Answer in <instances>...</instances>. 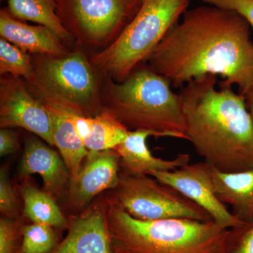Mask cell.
Returning <instances> with one entry per match:
<instances>
[{
  "instance_id": "cell-1",
  "label": "cell",
  "mask_w": 253,
  "mask_h": 253,
  "mask_svg": "<svg viewBox=\"0 0 253 253\" xmlns=\"http://www.w3.org/2000/svg\"><path fill=\"white\" fill-rule=\"evenodd\" d=\"M181 21L148 58L155 72L172 86L206 75L220 76L221 87L238 86L246 96L253 89L251 26L232 10L204 5L186 10Z\"/></svg>"
},
{
  "instance_id": "cell-2",
  "label": "cell",
  "mask_w": 253,
  "mask_h": 253,
  "mask_svg": "<svg viewBox=\"0 0 253 253\" xmlns=\"http://www.w3.org/2000/svg\"><path fill=\"white\" fill-rule=\"evenodd\" d=\"M217 76L186 83L180 96L186 134L204 161L219 172L253 168V121L242 94L231 86L216 89Z\"/></svg>"
},
{
  "instance_id": "cell-3",
  "label": "cell",
  "mask_w": 253,
  "mask_h": 253,
  "mask_svg": "<svg viewBox=\"0 0 253 253\" xmlns=\"http://www.w3.org/2000/svg\"><path fill=\"white\" fill-rule=\"evenodd\" d=\"M106 78L101 85L104 108L129 131L188 140L180 96L167 78L144 63L123 82Z\"/></svg>"
},
{
  "instance_id": "cell-4",
  "label": "cell",
  "mask_w": 253,
  "mask_h": 253,
  "mask_svg": "<svg viewBox=\"0 0 253 253\" xmlns=\"http://www.w3.org/2000/svg\"><path fill=\"white\" fill-rule=\"evenodd\" d=\"M106 214L116 253H226L229 229L212 220H139L107 197Z\"/></svg>"
},
{
  "instance_id": "cell-5",
  "label": "cell",
  "mask_w": 253,
  "mask_h": 253,
  "mask_svg": "<svg viewBox=\"0 0 253 253\" xmlns=\"http://www.w3.org/2000/svg\"><path fill=\"white\" fill-rule=\"evenodd\" d=\"M191 0H141L129 22L90 62L100 73L123 82L144 62L179 22Z\"/></svg>"
},
{
  "instance_id": "cell-6",
  "label": "cell",
  "mask_w": 253,
  "mask_h": 253,
  "mask_svg": "<svg viewBox=\"0 0 253 253\" xmlns=\"http://www.w3.org/2000/svg\"><path fill=\"white\" fill-rule=\"evenodd\" d=\"M33 61L34 76L26 82L42 102L84 117H93L104 109L99 72L83 52L59 57L38 55Z\"/></svg>"
},
{
  "instance_id": "cell-7",
  "label": "cell",
  "mask_w": 253,
  "mask_h": 253,
  "mask_svg": "<svg viewBox=\"0 0 253 253\" xmlns=\"http://www.w3.org/2000/svg\"><path fill=\"white\" fill-rule=\"evenodd\" d=\"M108 199L139 220L184 218L212 220L204 209L175 189L149 174L120 173L119 181Z\"/></svg>"
},
{
  "instance_id": "cell-8",
  "label": "cell",
  "mask_w": 253,
  "mask_h": 253,
  "mask_svg": "<svg viewBox=\"0 0 253 253\" xmlns=\"http://www.w3.org/2000/svg\"><path fill=\"white\" fill-rule=\"evenodd\" d=\"M56 3L66 29L95 46L121 33L141 4L137 0H56Z\"/></svg>"
},
{
  "instance_id": "cell-9",
  "label": "cell",
  "mask_w": 253,
  "mask_h": 253,
  "mask_svg": "<svg viewBox=\"0 0 253 253\" xmlns=\"http://www.w3.org/2000/svg\"><path fill=\"white\" fill-rule=\"evenodd\" d=\"M149 175L175 189L204 209L221 227L230 229L244 224L218 198L211 166L205 161L189 163L172 171L154 172Z\"/></svg>"
},
{
  "instance_id": "cell-10",
  "label": "cell",
  "mask_w": 253,
  "mask_h": 253,
  "mask_svg": "<svg viewBox=\"0 0 253 253\" xmlns=\"http://www.w3.org/2000/svg\"><path fill=\"white\" fill-rule=\"evenodd\" d=\"M0 126L23 128L54 146L49 113L23 78L0 80Z\"/></svg>"
},
{
  "instance_id": "cell-11",
  "label": "cell",
  "mask_w": 253,
  "mask_h": 253,
  "mask_svg": "<svg viewBox=\"0 0 253 253\" xmlns=\"http://www.w3.org/2000/svg\"><path fill=\"white\" fill-rule=\"evenodd\" d=\"M120 162L119 155L114 149L89 151L81 170L70 181L68 210L83 212L98 195L115 189L119 181Z\"/></svg>"
},
{
  "instance_id": "cell-12",
  "label": "cell",
  "mask_w": 253,
  "mask_h": 253,
  "mask_svg": "<svg viewBox=\"0 0 253 253\" xmlns=\"http://www.w3.org/2000/svg\"><path fill=\"white\" fill-rule=\"evenodd\" d=\"M106 197L100 196L78 214L66 237L49 253H112Z\"/></svg>"
},
{
  "instance_id": "cell-13",
  "label": "cell",
  "mask_w": 253,
  "mask_h": 253,
  "mask_svg": "<svg viewBox=\"0 0 253 253\" xmlns=\"http://www.w3.org/2000/svg\"><path fill=\"white\" fill-rule=\"evenodd\" d=\"M38 174L43 181L44 191L59 199L68 189L71 174L61 156L33 136L25 142L24 151L19 168V175Z\"/></svg>"
},
{
  "instance_id": "cell-14",
  "label": "cell",
  "mask_w": 253,
  "mask_h": 253,
  "mask_svg": "<svg viewBox=\"0 0 253 253\" xmlns=\"http://www.w3.org/2000/svg\"><path fill=\"white\" fill-rule=\"evenodd\" d=\"M0 36L26 51L59 57L69 53L59 36L46 26H31L14 17L6 9L0 10Z\"/></svg>"
},
{
  "instance_id": "cell-15",
  "label": "cell",
  "mask_w": 253,
  "mask_h": 253,
  "mask_svg": "<svg viewBox=\"0 0 253 253\" xmlns=\"http://www.w3.org/2000/svg\"><path fill=\"white\" fill-rule=\"evenodd\" d=\"M151 136H154L149 131H129L124 141L114 148L119 155L120 164L124 172L150 174L174 170L190 163L191 156L187 154H179L172 160L155 157L146 144V139Z\"/></svg>"
},
{
  "instance_id": "cell-16",
  "label": "cell",
  "mask_w": 253,
  "mask_h": 253,
  "mask_svg": "<svg viewBox=\"0 0 253 253\" xmlns=\"http://www.w3.org/2000/svg\"><path fill=\"white\" fill-rule=\"evenodd\" d=\"M218 198L244 224L253 222V168L238 172H222L211 167Z\"/></svg>"
},
{
  "instance_id": "cell-17",
  "label": "cell",
  "mask_w": 253,
  "mask_h": 253,
  "mask_svg": "<svg viewBox=\"0 0 253 253\" xmlns=\"http://www.w3.org/2000/svg\"><path fill=\"white\" fill-rule=\"evenodd\" d=\"M42 103L51 118L54 146L59 149L71 178L74 177L81 170L89 153L75 126L74 118L78 115L56 105Z\"/></svg>"
},
{
  "instance_id": "cell-18",
  "label": "cell",
  "mask_w": 253,
  "mask_h": 253,
  "mask_svg": "<svg viewBox=\"0 0 253 253\" xmlns=\"http://www.w3.org/2000/svg\"><path fill=\"white\" fill-rule=\"evenodd\" d=\"M6 9L17 19L46 26L62 41L68 42L73 40L57 14L56 0H8Z\"/></svg>"
},
{
  "instance_id": "cell-19",
  "label": "cell",
  "mask_w": 253,
  "mask_h": 253,
  "mask_svg": "<svg viewBox=\"0 0 253 253\" xmlns=\"http://www.w3.org/2000/svg\"><path fill=\"white\" fill-rule=\"evenodd\" d=\"M20 193L23 201V212L33 223L56 228L67 225V219L56 199L44 190L24 183L20 188Z\"/></svg>"
},
{
  "instance_id": "cell-20",
  "label": "cell",
  "mask_w": 253,
  "mask_h": 253,
  "mask_svg": "<svg viewBox=\"0 0 253 253\" xmlns=\"http://www.w3.org/2000/svg\"><path fill=\"white\" fill-rule=\"evenodd\" d=\"M129 129L108 111H102L89 118V131L83 140L89 151H101L114 149L124 141Z\"/></svg>"
},
{
  "instance_id": "cell-21",
  "label": "cell",
  "mask_w": 253,
  "mask_h": 253,
  "mask_svg": "<svg viewBox=\"0 0 253 253\" xmlns=\"http://www.w3.org/2000/svg\"><path fill=\"white\" fill-rule=\"evenodd\" d=\"M0 73L30 81L35 74L34 61L28 52L1 38Z\"/></svg>"
},
{
  "instance_id": "cell-22",
  "label": "cell",
  "mask_w": 253,
  "mask_h": 253,
  "mask_svg": "<svg viewBox=\"0 0 253 253\" xmlns=\"http://www.w3.org/2000/svg\"><path fill=\"white\" fill-rule=\"evenodd\" d=\"M21 253H49L54 250L56 238L51 226L33 223L22 229Z\"/></svg>"
},
{
  "instance_id": "cell-23",
  "label": "cell",
  "mask_w": 253,
  "mask_h": 253,
  "mask_svg": "<svg viewBox=\"0 0 253 253\" xmlns=\"http://www.w3.org/2000/svg\"><path fill=\"white\" fill-rule=\"evenodd\" d=\"M0 212L7 217L18 215L17 198L6 166L0 170Z\"/></svg>"
},
{
  "instance_id": "cell-24",
  "label": "cell",
  "mask_w": 253,
  "mask_h": 253,
  "mask_svg": "<svg viewBox=\"0 0 253 253\" xmlns=\"http://www.w3.org/2000/svg\"><path fill=\"white\" fill-rule=\"evenodd\" d=\"M226 253H253V222L229 229Z\"/></svg>"
},
{
  "instance_id": "cell-25",
  "label": "cell",
  "mask_w": 253,
  "mask_h": 253,
  "mask_svg": "<svg viewBox=\"0 0 253 253\" xmlns=\"http://www.w3.org/2000/svg\"><path fill=\"white\" fill-rule=\"evenodd\" d=\"M205 4L232 10L242 16L253 30V0H201Z\"/></svg>"
},
{
  "instance_id": "cell-26",
  "label": "cell",
  "mask_w": 253,
  "mask_h": 253,
  "mask_svg": "<svg viewBox=\"0 0 253 253\" xmlns=\"http://www.w3.org/2000/svg\"><path fill=\"white\" fill-rule=\"evenodd\" d=\"M17 226L14 221L0 219V253H14Z\"/></svg>"
},
{
  "instance_id": "cell-27",
  "label": "cell",
  "mask_w": 253,
  "mask_h": 253,
  "mask_svg": "<svg viewBox=\"0 0 253 253\" xmlns=\"http://www.w3.org/2000/svg\"><path fill=\"white\" fill-rule=\"evenodd\" d=\"M19 147L17 134L10 128L0 129V156L14 154Z\"/></svg>"
},
{
  "instance_id": "cell-28",
  "label": "cell",
  "mask_w": 253,
  "mask_h": 253,
  "mask_svg": "<svg viewBox=\"0 0 253 253\" xmlns=\"http://www.w3.org/2000/svg\"><path fill=\"white\" fill-rule=\"evenodd\" d=\"M245 99H246V106L253 121V89L245 96Z\"/></svg>"
},
{
  "instance_id": "cell-29",
  "label": "cell",
  "mask_w": 253,
  "mask_h": 253,
  "mask_svg": "<svg viewBox=\"0 0 253 253\" xmlns=\"http://www.w3.org/2000/svg\"><path fill=\"white\" fill-rule=\"evenodd\" d=\"M137 1H140V2H141V0H137Z\"/></svg>"
}]
</instances>
